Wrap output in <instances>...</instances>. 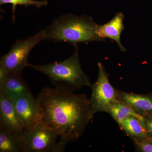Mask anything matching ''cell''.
Listing matches in <instances>:
<instances>
[{"label": "cell", "mask_w": 152, "mask_h": 152, "mask_svg": "<svg viewBox=\"0 0 152 152\" xmlns=\"http://www.w3.org/2000/svg\"><path fill=\"white\" fill-rule=\"evenodd\" d=\"M124 16L122 13H118L108 23L103 25H98L96 31L98 36L104 40L108 38L115 41L122 52L126 51L121 40V33L124 30Z\"/></svg>", "instance_id": "10"}, {"label": "cell", "mask_w": 152, "mask_h": 152, "mask_svg": "<svg viewBox=\"0 0 152 152\" xmlns=\"http://www.w3.org/2000/svg\"><path fill=\"white\" fill-rule=\"evenodd\" d=\"M23 127L24 130L31 126L37 122L38 107L37 99L32 94L10 98Z\"/></svg>", "instance_id": "7"}, {"label": "cell", "mask_w": 152, "mask_h": 152, "mask_svg": "<svg viewBox=\"0 0 152 152\" xmlns=\"http://www.w3.org/2000/svg\"><path fill=\"white\" fill-rule=\"evenodd\" d=\"M26 152H62L67 144L53 129L41 121L24 130Z\"/></svg>", "instance_id": "4"}, {"label": "cell", "mask_w": 152, "mask_h": 152, "mask_svg": "<svg viewBox=\"0 0 152 152\" xmlns=\"http://www.w3.org/2000/svg\"><path fill=\"white\" fill-rule=\"evenodd\" d=\"M0 152H26L23 139L0 127Z\"/></svg>", "instance_id": "12"}, {"label": "cell", "mask_w": 152, "mask_h": 152, "mask_svg": "<svg viewBox=\"0 0 152 152\" xmlns=\"http://www.w3.org/2000/svg\"><path fill=\"white\" fill-rule=\"evenodd\" d=\"M11 4L12 5V12L13 22L15 21V13L17 6H24L27 7L29 6H34L37 8H41L42 7L47 6L48 1H35V0H0V5H3L5 4Z\"/></svg>", "instance_id": "15"}, {"label": "cell", "mask_w": 152, "mask_h": 152, "mask_svg": "<svg viewBox=\"0 0 152 152\" xmlns=\"http://www.w3.org/2000/svg\"><path fill=\"white\" fill-rule=\"evenodd\" d=\"M110 114L118 124L123 120L129 116H133L143 121V117L140 115L126 104L119 101L112 105L109 110Z\"/></svg>", "instance_id": "14"}, {"label": "cell", "mask_w": 152, "mask_h": 152, "mask_svg": "<svg viewBox=\"0 0 152 152\" xmlns=\"http://www.w3.org/2000/svg\"><path fill=\"white\" fill-rule=\"evenodd\" d=\"M0 127L23 138L24 128L10 98L0 92Z\"/></svg>", "instance_id": "8"}, {"label": "cell", "mask_w": 152, "mask_h": 152, "mask_svg": "<svg viewBox=\"0 0 152 152\" xmlns=\"http://www.w3.org/2000/svg\"><path fill=\"white\" fill-rule=\"evenodd\" d=\"M97 26L88 16L66 14L55 19L44 30L46 39L65 42L76 48L79 43L105 41L97 34Z\"/></svg>", "instance_id": "2"}, {"label": "cell", "mask_w": 152, "mask_h": 152, "mask_svg": "<svg viewBox=\"0 0 152 152\" xmlns=\"http://www.w3.org/2000/svg\"><path fill=\"white\" fill-rule=\"evenodd\" d=\"M119 101L142 116L152 115V95L138 94L118 90Z\"/></svg>", "instance_id": "9"}, {"label": "cell", "mask_w": 152, "mask_h": 152, "mask_svg": "<svg viewBox=\"0 0 152 152\" xmlns=\"http://www.w3.org/2000/svg\"><path fill=\"white\" fill-rule=\"evenodd\" d=\"M37 121L53 129L67 144L80 138L94 115L86 94L44 88L37 98Z\"/></svg>", "instance_id": "1"}, {"label": "cell", "mask_w": 152, "mask_h": 152, "mask_svg": "<svg viewBox=\"0 0 152 152\" xmlns=\"http://www.w3.org/2000/svg\"><path fill=\"white\" fill-rule=\"evenodd\" d=\"M121 129L132 140L149 137L143 121L133 116H129L123 120L118 124Z\"/></svg>", "instance_id": "13"}, {"label": "cell", "mask_w": 152, "mask_h": 152, "mask_svg": "<svg viewBox=\"0 0 152 152\" xmlns=\"http://www.w3.org/2000/svg\"><path fill=\"white\" fill-rule=\"evenodd\" d=\"M137 151L152 152V138L150 137L133 140Z\"/></svg>", "instance_id": "16"}, {"label": "cell", "mask_w": 152, "mask_h": 152, "mask_svg": "<svg viewBox=\"0 0 152 152\" xmlns=\"http://www.w3.org/2000/svg\"><path fill=\"white\" fill-rule=\"evenodd\" d=\"M46 39L44 30L26 39L18 40L12 46L8 53L1 58L0 69L7 73L21 74L28 66V57L33 48L41 41Z\"/></svg>", "instance_id": "5"}, {"label": "cell", "mask_w": 152, "mask_h": 152, "mask_svg": "<svg viewBox=\"0 0 152 152\" xmlns=\"http://www.w3.org/2000/svg\"><path fill=\"white\" fill-rule=\"evenodd\" d=\"M99 75L91 85L92 95L90 99L94 114L100 112L108 113L113 104L119 102L118 90L110 83L109 75L102 63H98Z\"/></svg>", "instance_id": "6"}, {"label": "cell", "mask_w": 152, "mask_h": 152, "mask_svg": "<svg viewBox=\"0 0 152 152\" xmlns=\"http://www.w3.org/2000/svg\"><path fill=\"white\" fill-rule=\"evenodd\" d=\"M143 117V124L145 128L148 135L152 138V115Z\"/></svg>", "instance_id": "17"}, {"label": "cell", "mask_w": 152, "mask_h": 152, "mask_svg": "<svg viewBox=\"0 0 152 152\" xmlns=\"http://www.w3.org/2000/svg\"><path fill=\"white\" fill-rule=\"evenodd\" d=\"M0 92L9 98L32 94L28 85L23 78L21 74L10 73L0 83Z\"/></svg>", "instance_id": "11"}, {"label": "cell", "mask_w": 152, "mask_h": 152, "mask_svg": "<svg viewBox=\"0 0 152 152\" xmlns=\"http://www.w3.org/2000/svg\"><path fill=\"white\" fill-rule=\"evenodd\" d=\"M78 48L71 57L60 62L42 65L29 64L28 66L48 77L52 84L58 89L74 93L83 87H91L89 79L82 69Z\"/></svg>", "instance_id": "3"}]
</instances>
